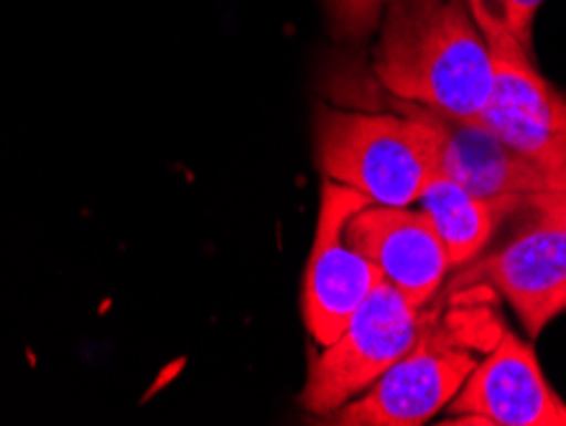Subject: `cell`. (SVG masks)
<instances>
[{
    "instance_id": "obj_8",
    "label": "cell",
    "mask_w": 566,
    "mask_h": 426,
    "mask_svg": "<svg viewBox=\"0 0 566 426\" xmlns=\"http://www.w3.org/2000/svg\"><path fill=\"white\" fill-rule=\"evenodd\" d=\"M444 424L566 426V404L541 371L534 345L503 330L449 401Z\"/></svg>"
},
{
    "instance_id": "obj_6",
    "label": "cell",
    "mask_w": 566,
    "mask_h": 426,
    "mask_svg": "<svg viewBox=\"0 0 566 426\" xmlns=\"http://www.w3.org/2000/svg\"><path fill=\"white\" fill-rule=\"evenodd\" d=\"M373 205L347 184L324 179L314 246L304 279V322L319 345H329L347 328L349 316L382 281L376 266L349 246V217Z\"/></svg>"
},
{
    "instance_id": "obj_9",
    "label": "cell",
    "mask_w": 566,
    "mask_h": 426,
    "mask_svg": "<svg viewBox=\"0 0 566 426\" xmlns=\"http://www.w3.org/2000/svg\"><path fill=\"white\" fill-rule=\"evenodd\" d=\"M345 236L376 266L380 279L423 309L449 271L447 248L429 215L396 205H368L349 217Z\"/></svg>"
},
{
    "instance_id": "obj_3",
    "label": "cell",
    "mask_w": 566,
    "mask_h": 426,
    "mask_svg": "<svg viewBox=\"0 0 566 426\" xmlns=\"http://www.w3.org/2000/svg\"><path fill=\"white\" fill-rule=\"evenodd\" d=\"M480 316H423V328L401 361L373 386L329 416L349 426H419L449 406L478 365L474 350L485 337Z\"/></svg>"
},
{
    "instance_id": "obj_11",
    "label": "cell",
    "mask_w": 566,
    "mask_h": 426,
    "mask_svg": "<svg viewBox=\"0 0 566 426\" xmlns=\"http://www.w3.org/2000/svg\"><path fill=\"white\" fill-rule=\"evenodd\" d=\"M531 199V197H528ZM526 197H480L434 172L416 202L429 215L437 236L447 248L449 263L468 266L474 261L493 238L503 217L521 212Z\"/></svg>"
},
{
    "instance_id": "obj_1",
    "label": "cell",
    "mask_w": 566,
    "mask_h": 426,
    "mask_svg": "<svg viewBox=\"0 0 566 426\" xmlns=\"http://www.w3.org/2000/svg\"><path fill=\"white\" fill-rule=\"evenodd\" d=\"M373 56L396 100L480 123L493 95V54L468 0H382Z\"/></svg>"
},
{
    "instance_id": "obj_4",
    "label": "cell",
    "mask_w": 566,
    "mask_h": 426,
    "mask_svg": "<svg viewBox=\"0 0 566 426\" xmlns=\"http://www.w3.org/2000/svg\"><path fill=\"white\" fill-rule=\"evenodd\" d=\"M423 309L380 281L349 316L347 328L329 345H322V353L310 365L306 386L298 396L306 412L332 416L365 394L409 353L423 328Z\"/></svg>"
},
{
    "instance_id": "obj_2",
    "label": "cell",
    "mask_w": 566,
    "mask_h": 426,
    "mask_svg": "<svg viewBox=\"0 0 566 426\" xmlns=\"http://www.w3.org/2000/svg\"><path fill=\"white\" fill-rule=\"evenodd\" d=\"M398 115L319 107L316 164L324 179L347 184L373 205L409 207L437 172L434 138L411 103Z\"/></svg>"
},
{
    "instance_id": "obj_12",
    "label": "cell",
    "mask_w": 566,
    "mask_h": 426,
    "mask_svg": "<svg viewBox=\"0 0 566 426\" xmlns=\"http://www.w3.org/2000/svg\"><path fill=\"white\" fill-rule=\"evenodd\" d=\"M485 37H511L531 52L534 19L546 0H468Z\"/></svg>"
},
{
    "instance_id": "obj_7",
    "label": "cell",
    "mask_w": 566,
    "mask_h": 426,
    "mask_svg": "<svg viewBox=\"0 0 566 426\" xmlns=\"http://www.w3.org/2000/svg\"><path fill=\"white\" fill-rule=\"evenodd\" d=\"M528 220L503 248L474 258L457 287L488 283L513 306L528 337H538L566 312V261L554 217L536 197L526 205Z\"/></svg>"
},
{
    "instance_id": "obj_5",
    "label": "cell",
    "mask_w": 566,
    "mask_h": 426,
    "mask_svg": "<svg viewBox=\"0 0 566 426\" xmlns=\"http://www.w3.org/2000/svg\"><path fill=\"white\" fill-rule=\"evenodd\" d=\"M493 54V95L480 125L528 156L566 189V97L544 80L518 41L485 37Z\"/></svg>"
},
{
    "instance_id": "obj_10",
    "label": "cell",
    "mask_w": 566,
    "mask_h": 426,
    "mask_svg": "<svg viewBox=\"0 0 566 426\" xmlns=\"http://www.w3.org/2000/svg\"><path fill=\"white\" fill-rule=\"evenodd\" d=\"M413 105V103H411ZM427 121L437 152V172L480 197H536L562 191L528 156L507 146L480 123H460L413 105Z\"/></svg>"
},
{
    "instance_id": "obj_13",
    "label": "cell",
    "mask_w": 566,
    "mask_h": 426,
    "mask_svg": "<svg viewBox=\"0 0 566 426\" xmlns=\"http://www.w3.org/2000/svg\"><path fill=\"white\" fill-rule=\"evenodd\" d=\"M332 31L339 39H363L378 27L382 0H324Z\"/></svg>"
},
{
    "instance_id": "obj_14",
    "label": "cell",
    "mask_w": 566,
    "mask_h": 426,
    "mask_svg": "<svg viewBox=\"0 0 566 426\" xmlns=\"http://www.w3.org/2000/svg\"><path fill=\"white\" fill-rule=\"evenodd\" d=\"M536 199L546 207V212L554 217L556 230H559V238H562L564 261H566V189H562V191H546V195H536Z\"/></svg>"
}]
</instances>
